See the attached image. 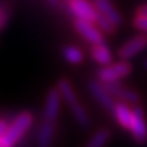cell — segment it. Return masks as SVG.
Returning a JSON list of instances; mask_svg holds the SVG:
<instances>
[{
	"mask_svg": "<svg viewBox=\"0 0 147 147\" xmlns=\"http://www.w3.org/2000/svg\"><path fill=\"white\" fill-rule=\"evenodd\" d=\"M67 3H68L69 12L74 15L75 19H82V21H89L95 23L97 18L100 15L94 3L90 0H69Z\"/></svg>",
	"mask_w": 147,
	"mask_h": 147,
	"instance_id": "52a82bcc",
	"label": "cell"
},
{
	"mask_svg": "<svg viewBox=\"0 0 147 147\" xmlns=\"http://www.w3.org/2000/svg\"><path fill=\"white\" fill-rule=\"evenodd\" d=\"M132 25L139 32L147 33V4L140 5L136 10V14L132 19Z\"/></svg>",
	"mask_w": 147,
	"mask_h": 147,
	"instance_id": "e0dca14e",
	"label": "cell"
},
{
	"mask_svg": "<svg viewBox=\"0 0 147 147\" xmlns=\"http://www.w3.org/2000/svg\"><path fill=\"white\" fill-rule=\"evenodd\" d=\"M95 25L100 27V30L105 36H112V34H115L116 30H117V26H116L113 22L110 21V19H108L106 16L104 15H98V18H97V21H95Z\"/></svg>",
	"mask_w": 147,
	"mask_h": 147,
	"instance_id": "ac0fdd59",
	"label": "cell"
},
{
	"mask_svg": "<svg viewBox=\"0 0 147 147\" xmlns=\"http://www.w3.org/2000/svg\"><path fill=\"white\" fill-rule=\"evenodd\" d=\"M105 87L109 90V93L116 100H120L123 102H127L129 105H138L140 102V94L138 93L136 90L131 89L128 86L121 84L120 82H113V83H104Z\"/></svg>",
	"mask_w": 147,
	"mask_h": 147,
	"instance_id": "30bf717a",
	"label": "cell"
},
{
	"mask_svg": "<svg viewBox=\"0 0 147 147\" xmlns=\"http://www.w3.org/2000/svg\"><path fill=\"white\" fill-rule=\"evenodd\" d=\"M34 116L30 112H21L19 115L11 121V124L7 125L3 136L0 139V147H15L21 139L25 136L30 127L33 125Z\"/></svg>",
	"mask_w": 147,
	"mask_h": 147,
	"instance_id": "7a4b0ae2",
	"label": "cell"
},
{
	"mask_svg": "<svg viewBox=\"0 0 147 147\" xmlns=\"http://www.w3.org/2000/svg\"><path fill=\"white\" fill-rule=\"evenodd\" d=\"M112 115L115 117L116 123L128 131V127H129V123H131V117H132V108H129V104L127 102H116L115 109L112 110Z\"/></svg>",
	"mask_w": 147,
	"mask_h": 147,
	"instance_id": "5bb4252c",
	"label": "cell"
},
{
	"mask_svg": "<svg viewBox=\"0 0 147 147\" xmlns=\"http://www.w3.org/2000/svg\"><path fill=\"white\" fill-rule=\"evenodd\" d=\"M47 3L49 5H52V7H57L60 4V0H47Z\"/></svg>",
	"mask_w": 147,
	"mask_h": 147,
	"instance_id": "44dd1931",
	"label": "cell"
},
{
	"mask_svg": "<svg viewBox=\"0 0 147 147\" xmlns=\"http://www.w3.org/2000/svg\"><path fill=\"white\" fill-rule=\"evenodd\" d=\"M55 124L52 121H47L42 119L38 127L36 139V147H52L53 138H55Z\"/></svg>",
	"mask_w": 147,
	"mask_h": 147,
	"instance_id": "7c38bea8",
	"label": "cell"
},
{
	"mask_svg": "<svg viewBox=\"0 0 147 147\" xmlns=\"http://www.w3.org/2000/svg\"><path fill=\"white\" fill-rule=\"evenodd\" d=\"M8 10H5L3 5H0V30H3L7 25V21H8Z\"/></svg>",
	"mask_w": 147,
	"mask_h": 147,
	"instance_id": "d6986e66",
	"label": "cell"
},
{
	"mask_svg": "<svg viewBox=\"0 0 147 147\" xmlns=\"http://www.w3.org/2000/svg\"><path fill=\"white\" fill-rule=\"evenodd\" d=\"M110 138H112V131L109 128H100L93 134V136L89 139L84 147H105L109 143Z\"/></svg>",
	"mask_w": 147,
	"mask_h": 147,
	"instance_id": "2e32d148",
	"label": "cell"
},
{
	"mask_svg": "<svg viewBox=\"0 0 147 147\" xmlns=\"http://www.w3.org/2000/svg\"><path fill=\"white\" fill-rule=\"evenodd\" d=\"M147 49V33L140 32L136 36L127 40L117 51V56L121 60H129L138 57Z\"/></svg>",
	"mask_w": 147,
	"mask_h": 147,
	"instance_id": "5b68a950",
	"label": "cell"
},
{
	"mask_svg": "<svg viewBox=\"0 0 147 147\" xmlns=\"http://www.w3.org/2000/svg\"><path fill=\"white\" fill-rule=\"evenodd\" d=\"M93 3H94L95 8L98 10L101 15H104L108 19H110L117 27L123 25V15H121L120 11L116 8L115 4L110 0H93Z\"/></svg>",
	"mask_w": 147,
	"mask_h": 147,
	"instance_id": "8fae6325",
	"label": "cell"
},
{
	"mask_svg": "<svg viewBox=\"0 0 147 147\" xmlns=\"http://www.w3.org/2000/svg\"><path fill=\"white\" fill-rule=\"evenodd\" d=\"M74 29L76 30L79 36H82L86 41L91 45L102 44L105 41V34L100 30V27L95 23L89 21H82V19H74Z\"/></svg>",
	"mask_w": 147,
	"mask_h": 147,
	"instance_id": "ba28073f",
	"label": "cell"
},
{
	"mask_svg": "<svg viewBox=\"0 0 147 147\" xmlns=\"http://www.w3.org/2000/svg\"><path fill=\"white\" fill-rule=\"evenodd\" d=\"M61 94L59 91L57 87H52L47 93V98H45V104H44V113H42V119L47 121H52L56 123L60 115V108H61Z\"/></svg>",
	"mask_w": 147,
	"mask_h": 147,
	"instance_id": "9c48e42d",
	"label": "cell"
},
{
	"mask_svg": "<svg viewBox=\"0 0 147 147\" xmlns=\"http://www.w3.org/2000/svg\"><path fill=\"white\" fill-rule=\"evenodd\" d=\"M87 89L90 94L93 95V98L97 101V104L104 108L106 112L112 113V110L115 109L116 98L109 93V90L105 87V84L100 82L98 79H90L87 82Z\"/></svg>",
	"mask_w": 147,
	"mask_h": 147,
	"instance_id": "8992f818",
	"label": "cell"
},
{
	"mask_svg": "<svg viewBox=\"0 0 147 147\" xmlns=\"http://www.w3.org/2000/svg\"><path fill=\"white\" fill-rule=\"evenodd\" d=\"M134 71L132 63L129 60H119L113 63L104 65L98 68L97 71V79L102 83H113V82H120L124 78L129 76Z\"/></svg>",
	"mask_w": 147,
	"mask_h": 147,
	"instance_id": "3957f363",
	"label": "cell"
},
{
	"mask_svg": "<svg viewBox=\"0 0 147 147\" xmlns=\"http://www.w3.org/2000/svg\"><path fill=\"white\" fill-rule=\"evenodd\" d=\"M7 121L3 120V119H0V139H1V136H3V134H4L5 128H7Z\"/></svg>",
	"mask_w": 147,
	"mask_h": 147,
	"instance_id": "ffe728a7",
	"label": "cell"
},
{
	"mask_svg": "<svg viewBox=\"0 0 147 147\" xmlns=\"http://www.w3.org/2000/svg\"><path fill=\"white\" fill-rule=\"evenodd\" d=\"M61 56L68 64L72 65H78L84 60V53L80 48L75 47V45H67L63 48L61 51Z\"/></svg>",
	"mask_w": 147,
	"mask_h": 147,
	"instance_id": "9a60e30c",
	"label": "cell"
},
{
	"mask_svg": "<svg viewBox=\"0 0 147 147\" xmlns=\"http://www.w3.org/2000/svg\"><path fill=\"white\" fill-rule=\"evenodd\" d=\"M65 1H69V0H65Z\"/></svg>",
	"mask_w": 147,
	"mask_h": 147,
	"instance_id": "603a6c76",
	"label": "cell"
},
{
	"mask_svg": "<svg viewBox=\"0 0 147 147\" xmlns=\"http://www.w3.org/2000/svg\"><path fill=\"white\" fill-rule=\"evenodd\" d=\"M56 87H57L59 91H60L63 101L69 108V112H71L75 123H76L79 127H82V128H89L90 124H91L90 115H89V112L86 110V108L79 102L78 94H76V91L74 89L72 83L69 82L68 79L63 78L57 82V86H56Z\"/></svg>",
	"mask_w": 147,
	"mask_h": 147,
	"instance_id": "6da1fadb",
	"label": "cell"
},
{
	"mask_svg": "<svg viewBox=\"0 0 147 147\" xmlns=\"http://www.w3.org/2000/svg\"><path fill=\"white\" fill-rule=\"evenodd\" d=\"M143 68L144 69H147V57L143 60Z\"/></svg>",
	"mask_w": 147,
	"mask_h": 147,
	"instance_id": "7402d4cb",
	"label": "cell"
},
{
	"mask_svg": "<svg viewBox=\"0 0 147 147\" xmlns=\"http://www.w3.org/2000/svg\"><path fill=\"white\" fill-rule=\"evenodd\" d=\"M90 56L94 60L95 63L104 67V65H108V64L113 63V52L108 45L106 42H102V44H97V45H91V49H90Z\"/></svg>",
	"mask_w": 147,
	"mask_h": 147,
	"instance_id": "4fadbf2b",
	"label": "cell"
},
{
	"mask_svg": "<svg viewBox=\"0 0 147 147\" xmlns=\"http://www.w3.org/2000/svg\"><path fill=\"white\" fill-rule=\"evenodd\" d=\"M128 132L131 134L135 143H138V144H146L147 143V120L144 110L139 104L134 105V108H132V117L129 127H128Z\"/></svg>",
	"mask_w": 147,
	"mask_h": 147,
	"instance_id": "277c9868",
	"label": "cell"
}]
</instances>
